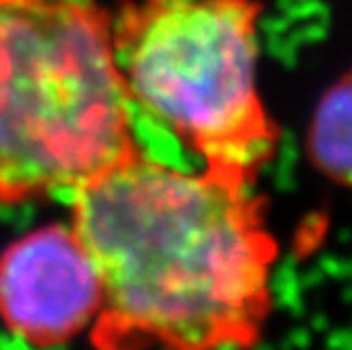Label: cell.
<instances>
[{
	"label": "cell",
	"instance_id": "cell-1",
	"mask_svg": "<svg viewBox=\"0 0 352 350\" xmlns=\"http://www.w3.org/2000/svg\"><path fill=\"white\" fill-rule=\"evenodd\" d=\"M71 228L102 285L91 346L261 344L280 241L259 182L182 171L141 148L71 193Z\"/></svg>",
	"mask_w": 352,
	"mask_h": 350
},
{
	"label": "cell",
	"instance_id": "cell-2",
	"mask_svg": "<svg viewBox=\"0 0 352 350\" xmlns=\"http://www.w3.org/2000/svg\"><path fill=\"white\" fill-rule=\"evenodd\" d=\"M141 151L98 0L0 3V205L76 191Z\"/></svg>",
	"mask_w": 352,
	"mask_h": 350
},
{
	"label": "cell",
	"instance_id": "cell-3",
	"mask_svg": "<svg viewBox=\"0 0 352 350\" xmlns=\"http://www.w3.org/2000/svg\"><path fill=\"white\" fill-rule=\"evenodd\" d=\"M264 0H123L111 41L130 102L216 173L259 182L282 128L259 89Z\"/></svg>",
	"mask_w": 352,
	"mask_h": 350
},
{
	"label": "cell",
	"instance_id": "cell-4",
	"mask_svg": "<svg viewBox=\"0 0 352 350\" xmlns=\"http://www.w3.org/2000/svg\"><path fill=\"white\" fill-rule=\"evenodd\" d=\"M100 305V275L71 223L41 226L0 252V321L25 344H71Z\"/></svg>",
	"mask_w": 352,
	"mask_h": 350
},
{
	"label": "cell",
	"instance_id": "cell-5",
	"mask_svg": "<svg viewBox=\"0 0 352 350\" xmlns=\"http://www.w3.org/2000/svg\"><path fill=\"white\" fill-rule=\"evenodd\" d=\"M305 155L325 180L352 189V66L318 96L307 123Z\"/></svg>",
	"mask_w": 352,
	"mask_h": 350
},
{
	"label": "cell",
	"instance_id": "cell-6",
	"mask_svg": "<svg viewBox=\"0 0 352 350\" xmlns=\"http://www.w3.org/2000/svg\"><path fill=\"white\" fill-rule=\"evenodd\" d=\"M0 3H3V0H0Z\"/></svg>",
	"mask_w": 352,
	"mask_h": 350
}]
</instances>
